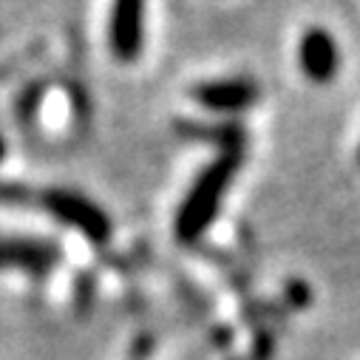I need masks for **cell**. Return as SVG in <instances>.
<instances>
[{"mask_svg": "<svg viewBox=\"0 0 360 360\" xmlns=\"http://www.w3.org/2000/svg\"><path fill=\"white\" fill-rule=\"evenodd\" d=\"M4 156H6V139L0 136V162H4Z\"/></svg>", "mask_w": 360, "mask_h": 360, "instance_id": "obj_9", "label": "cell"}, {"mask_svg": "<svg viewBox=\"0 0 360 360\" xmlns=\"http://www.w3.org/2000/svg\"><path fill=\"white\" fill-rule=\"evenodd\" d=\"M40 210H46L57 221L74 227L79 236H85L91 244L111 241L114 224L105 216V210L100 205H94L88 196L77 193V191H65V188H49V191H43L40 193Z\"/></svg>", "mask_w": 360, "mask_h": 360, "instance_id": "obj_2", "label": "cell"}, {"mask_svg": "<svg viewBox=\"0 0 360 360\" xmlns=\"http://www.w3.org/2000/svg\"><path fill=\"white\" fill-rule=\"evenodd\" d=\"M258 94H261L258 85L252 79H244V77L210 79V82L193 85V91H191V97L202 108L216 111V114H238V111H247L250 105H255Z\"/></svg>", "mask_w": 360, "mask_h": 360, "instance_id": "obj_4", "label": "cell"}, {"mask_svg": "<svg viewBox=\"0 0 360 360\" xmlns=\"http://www.w3.org/2000/svg\"><path fill=\"white\" fill-rule=\"evenodd\" d=\"M301 68L312 82H329L340 65V54L335 40L323 32V29H309L301 40V51H298Z\"/></svg>", "mask_w": 360, "mask_h": 360, "instance_id": "obj_6", "label": "cell"}, {"mask_svg": "<svg viewBox=\"0 0 360 360\" xmlns=\"http://www.w3.org/2000/svg\"><path fill=\"white\" fill-rule=\"evenodd\" d=\"M0 205H9V207H40V193H34L29 185L23 182H6L0 179Z\"/></svg>", "mask_w": 360, "mask_h": 360, "instance_id": "obj_8", "label": "cell"}, {"mask_svg": "<svg viewBox=\"0 0 360 360\" xmlns=\"http://www.w3.org/2000/svg\"><path fill=\"white\" fill-rule=\"evenodd\" d=\"M60 264V247L43 238H0V269H23L46 278Z\"/></svg>", "mask_w": 360, "mask_h": 360, "instance_id": "obj_3", "label": "cell"}, {"mask_svg": "<svg viewBox=\"0 0 360 360\" xmlns=\"http://www.w3.org/2000/svg\"><path fill=\"white\" fill-rule=\"evenodd\" d=\"M111 49L117 60L134 63L145 43V0H114L111 12Z\"/></svg>", "mask_w": 360, "mask_h": 360, "instance_id": "obj_5", "label": "cell"}, {"mask_svg": "<svg viewBox=\"0 0 360 360\" xmlns=\"http://www.w3.org/2000/svg\"><path fill=\"white\" fill-rule=\"evenodd\" d=\"M238 165H241V150H224L216 162H210L199 173L196 185L185 196L182 210L176 216V238L179 241L193 244L202 238V233L210 227V221L219 213V205L233 182Z\"/></svg>", "mask_w": 360, "mask_h": 360, "instance_id": "obj_1", "label": "cell"}, {"mask_svg": "<svg viewBox=\"0 0 360 360\" xmlns=\"http://www.w3.org/2000/svg\"><path fill=\"white\" fill-rule=\"evenodd\" d=\"M176 131L182 134L185 139H193V142H216L221 145L224 150H241V139L244 134L236 128V125H199V122H179Z\"/></svg>", "mask_w": 360, "mask_h": 360, "instance_id": "obj_7", "label": "cell"}]
</instances>
